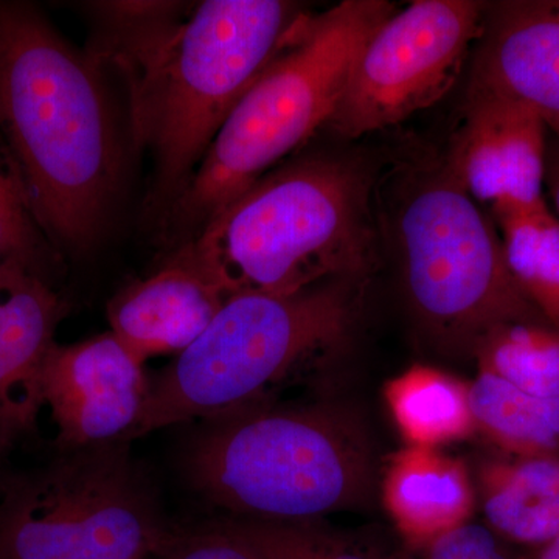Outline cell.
<instances>
[{"mask_svg":"<svg viewBox=\"0 0 559 559\" xmlns=\"http://www.w3.org/2000/svg\"><path fill=\"white\" fill-rule=\"evenodd\" d=\"M143 367L112 331L55 344L40 381L61 451L130 443L148 393Z\"/></svg>","mask_w":559,"mask_h":559,"instance_id":"obj_10","label":"cell"},{"mask_svg":"<svg viewBox=\"0 0 559 559\" xmlns=\"http://www.w3.org/2000/svg\"><path fill=\"white\" fill-rule=\"evenodd\" d=\"M374 186L364 157L301 154L242 191L175 255L227 297L293 296L331 280L362 283L380 260Z\"/></svg>","mask_w":559,"mask_h":559,"instance_id":"obj_3","label":"cell"},{"mask_svg":"<svg viewBox=\"0 0 559 559\" xmlns=\"http://www.w3.org/2000/svg\"><path fill=\"white\" fill-rule=\"evenodd\" d=\"M474 429L499 454L559 455V399H540L502 378L477 371L469 384Z\"/></svg>","mask_w":559,"mask_h":559,"instance_id":"obj_18","label":"cell"},{"mask_svg":"<svg viewBox=\"0 0 559 559\" xmlns=\"http://www.w3.org/2000/svg\"><path fill=\"white\" fill-rule=\"evenodd\" d=\"M0 138V264L14 263L49 277L51 245L39 229Z\"/></svg>","mask_w":559,"mask_h":559,"instance_id":"obj_22","label":"cell"},{"mask_svg":"<svg viewBox=\"0 0 559 559\" xmlns=\"http://www.w3.org/2000/svg\"><path fill=\"white\" fill-rule=\"evenodd\" d=\"M477 502L503 543L546 546L559 535V455L499 454L477 468Z\"/></svg>","mask_w":559,"mask_h":559,"instance_id":"obj_16","label":"cell"},{"mask_svg":"<svg viewBox=\"0 0 559 559\" xmlns=\"http://www.w3.org/2000/svg\"><path fill=\"white\" fill-rule=\"evenodd\" d=\"M183 466L201 496L241 520L320 521L364 506L373 487L367 430L329 401L202 419Z\"/></svg>","mask_w":559,"mask_h":559,"instance_id":"obj_4","label":"cell"},{"mask_svg":"<svg viewBox=\"0 0 559 559\" xmlns=\"http://www.w3.org/2000/svg\"><path fill=\"white\" fill-rule=\"evenodd\" d=\"M547 138L546 124L527 106L469 84L465 119L448 159L496 223L547 207Z\"/></svg>","mask_w":559,"mask_h":559,"instance_id":"obj_11","label":"cell"},{"mask_svg":"<svg viewBox=\"0 0 559 559\" xmlns=\"http://www.w3.org/2000/svg\"><path fill=\"white\" fill-rule=\"evenodd\" d=\"M223 524L264 559H381L322 520L278 522L229 518Z\"/></svg>","mask_w":559,"mask_h":559,"instance_id":"obj_21","label":"cell"},{"mask_svg":"<svg viewBox=\"0 0 559 559\" xmlns=\"http://www.w3.org/2000/svg\"><path fill=\"white\" fill-rule=\"evenodd\" d=\"M485 10L474 0H418L395 11L360 50L326 130L359 139L439 102L479 39Z\"/></svg>","mask_w":559,"mask_h":559,"instance_id":"obj_9","label":"cell"},{"mask_svg":"<svg viewBox=\"0 0 559 559\" xmlns=\"http://www.w3.org/2000/svg\"><path fill=\"white\" fill-rule=\"evenodd\" d=\"M227 299L218 283L173 253L160 270L135 280L109 301L110 331L143 362L179 355L201 336Z\"/></svg>","mask_w":559,"mask_h":559,"instance_id":"obj_14","label":"cell"},{"mask_svg":"<svg viewBox=\"0 0 559 559\" xmlns=\"http://www.w3.org/2000/svg\"><path fill=\"white\" fill-rule=\"evenodd\" d=\"M535 559H559V535L538 549Z\"/></svg>","mask_w":559,"mask_h":559,"instance_id":"obj_26","label":"cell"},{"mask_svg":"<svg viewBox=\"0 0 559 559\" xmlns=\"http://www.w3.org/2000/svg\"><path fill=\"white\" fill-rule=\"evenodd\" d=\"M98 7L105 32L91 58L123 73L135 143L153 160L154 194L173 204L307 14L283 0H207L186 17L171 3Z\"/></svg>","mask_w":559,"mask_h":559,"instance_id":"obj_1","label":"cell"},{"mask_svg":"<svg viewBox=\"0 0 559 559\" xmlns=\"http://www.w3.org/2000/svg\"><path fill=\"white\" fill-rule=\"evenodd\" d=\"M471 84L527 106L559 138V0L487 3Z\"/></svg>","mask_w":559,"mask_h":559,"instance_id":"obj_12","label":"cell"},{"mask_svg":"<svg viewBox=\"0 0 559 559\" xmlns=\"http://www.w3.org/2000/svg\"><path fill=\"white\" fill-rule=\"evenodd\" d=\"M11 443H13V440H11L9 433H7L5 430L2 429V426H0V465H2V460L5 457V452L9 451Z\"/></svg>","mask_w":559,"mask_h":559,"instance_id":"obj_27","label":"cell"},{"mask_svg":"<svg viewBox=\"0 0 559 559\" xmlns=\"http://www.w3.org/2000/svg\"><path fill=\"white\" fill-rule=\"evenodd\" d=\"M395 191L388 241L412 314L436 345L474 356L499 326L547 323L514 282L498 226L448 157L412 165Z\"/></svg>","mask_w":559,"mask_h":559,"instance_id":"obj_6","label":"cell"},{"mask_svg":"<svg viewBox=\"0 0 559 559\" xmlns=\"http://www.w3.org/2000/svg\"><path fill=\"white\" fill-rule=\"evenodd\" d=\"M479 370L514 388L559 399V329L547 323H507L492 330L474 352Z\"/></svg>","mask_w":559,"mask_h":559,"instance_id":"obj_20","label":"cell"},{"mask_svg":"<svg viewBox=\"0 0 559 559\" xmlns=\"http://www.w3.org/2000/svg\"><path fill=\"white\" fill-rule=\"evenodd\" d=\"M102 69L35 7L0 2V138L39 229L70 252L95 245L119 193Z\"/></svg>","mask_w":559,"mask_h":559,"instance_id":"obj_2","label":"cell"},{"mask_svg":"<svg viewBox=\"0 0 559 559\" xmlns=\"http://www.w3.org/2000/svg\"><path fill=\"white\" fill-rule=\"evenodd\" d=\"M381 496L400 535L421 550L468 524L477 506L476 485L465 463L429 448L407 447L393 454Z\"/></svg>","mask_w":559,"mask_h":559,"instance_id":"obj_15","label":"cell"},{"mask_svg":"<svg viewBox=\"0 0 559 559\" xmlns=\"http://www.w3.org/2000/svg\"><path fill=\"white\" fill-rule=\"evenodd\" d=\"M544 186L549 191L551 202H554L555 216L559 221V138L550 134L547 138L546 151V176H544Z\"/></svg>","mask_w":559,"mask_h":559,"instance_id":"obj_25","label":"cell"},{"mask_svg":"<svg viewBox=\"0 0 559 559\" xmlns=\"http://www.w3.org/2000/svg\"><path fill=\"white\" fill-rule=\"evenodd\" d=\"M384 399L407 447L440 450L476 432L469 384L436 367H409L388 382Z\"/></svg>","mask_w":559,"mask_h":559,"instance_id":"obj_17","label":"cell"},{"mask_svg":"<svg viewBox=\"0 0 559 559\" xmlns=\"http://www.w3.org/2000/svg\"><path fill=\"white\" fill-rule=\"evenodd\" d=\"M156 559H264L223 521L193 528H170Z\"/></svg>","mask_w":559,"mask_h":559,"instance_id":"obj_23","label":"cell"},{"mask_svg":"<svg viewBox=\"0 0 559 559\" xmlns=\"http://www.w3.org/2000/svg\"><path fill=\"white\" fill-rule=\"evenodd\" d=\"M64 316V300L47 275L0 264V426L11 440L35 428L44 366Z\"/></svg>","mask_w":559,"mask_h":559,"instance_id":"obj_13","label":"cell"},{"mask_svg":"<svg viewBox=\"0 0 559 559\" xmlns=\"http://www.w3.org/2000/svg\"><path fill=\"white\" fill-rule=\"evenodd\" d=\"M153 559H156V558H153Z\"/></svg>","mask_w":559,"mask_h":559,"instance_id":"obj_28","label":"cell"},{"mask_svg":"<svg viewBox=\"0 0 559 559\" xmlns=\"http://www.w3.org/2000/svg\"><path fill=\"white\" fill-rule=\"evenodd\" d=\"M421 559H513L503 540L487 525H462L423 549Z\"/></svg>","mask_w":559,"mask_h":559,"instance_id":"obj_24","label":"cell"},{"mask_svg":"<svg viewBox=\"0 0 559 559\" xmlns=\"http://www.w3.org/2000/svg\"><path fill=\"white\" fill-rule=\"evenodd\" d=\"M360 286L331 280L293 296H230L201 336L148 378L130 441L259 404L267 389L293 371L325 359L347 342Z\"/></svg>","mask_w":559,"mask_h":559,"instance_id":"obj_7","label":"cell"},{"mask_svg":"<svg viewBox=\"0 0 559 559\" xmlns=\"http://www.w3.org/2000/svg\"><path fill=\"white\" fill-rule=\"evenodd\" d=\"M395 11L385 0H345L296 25L173 202L170 224L180 245L325 128L360 50Z\"/></svg>","mask_w":559,"mask_h":559,"instance_id":"obj_5","label":"cell"},{"mask_svg":"<svg viewBox=\"0 0 559 559\" xmlns=\"http://www.w3.org/2000/svg\"><path fill=\"white\" fill-rule=\"evenodd\" d=\"M0 477V559H153L170 532L128 443Z\"/></svg>","mask_w":559,"mask_h":559,"instance_id":"obj_8","label":"cell"},{"mask_svg":"<svg viewBox=\"0 0 559 559\" xmlns=\"http://www.w3.org/2000/svg\"><path fill=\"white\" fill-rule=\"evenodd\" d=\"M514 282L549 325L559 329V221L549 205L496 221Z\"/></svg>","mask_w":559,"mask_h":559,"instance_id":"obj_19","label":"cell"}]
</instances>
